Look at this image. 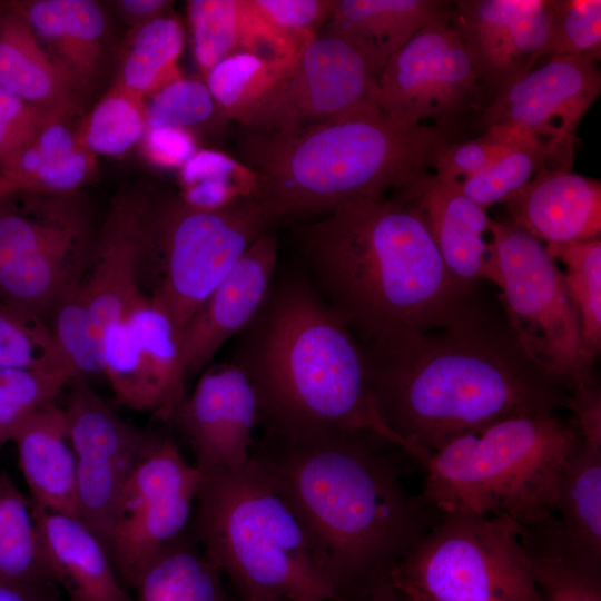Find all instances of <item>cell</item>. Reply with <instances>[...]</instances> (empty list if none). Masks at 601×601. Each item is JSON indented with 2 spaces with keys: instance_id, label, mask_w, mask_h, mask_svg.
<instances>
[{
  "instance_id": "cell-1",
  "label": "cell",
  "mask_w": 601,
  "mask_h": 601,
  "mask_svg": "<svg viewBox=\"0 0 601 601\" xmlns=\"http://www.w3.org/2000/svg\"><path fill=\"white\" fill-rule=\"evenodd\" d=\"M361 346L381 422L420 462L463 434L566 408L571 397L490 302L452 326Z\"/></svg>"
},
{
  "instance_id": "cell-2",
  "label": "cell",
  "mask_w": 601,
  "mask_h": 601,
  "mask_svg": "<svg viewBox=\"0 0 601 601\" xmlns=\"http://www.w3.org/2000/svg\"><path fill=\"white\" fill-rule=\"evenodd\" d=\"M368 430L264 435L252 457L288 501L313 543L334 600L359 601L442 512L401 484L388 447Z\"/></svg>"
},
{
  "instance_id": "cell-3",
  "label": "cell",
  "mask_w": 601,
  "mask_h": 601,
  "mask_svg": "<svg viewBox=\"0 0 601 601\" xmlns=\"http://www.w3.org/2000/svg\"><path fill=\"white\" fill-rule=\"evenodd\" d=\"M309 279L359 345L452 326L489 303L445 266L422 215L362 198L298 226Z\"/></svg>"
},
{
  "instance_id": "cell-4",
  "label": "cell",
  "mask_w": 601,
  "mask_h": 601,
  "mask_svg": "<svg viewBox=\"0 0 601 601\" xmlns=\"http://www.w3.org/2000/svg\"><path fill=\"white\" fill-rule=\"evenodd\" d=\"M231 363L254 388L264 435L368 430L394 445L375 410L362 346L309 277L273 280L236 335Z\"/></svg>"
},
{
  "instance_id": "cell-5",
  "label": "cell",
  "mask_w": 601,
  "mask_h": 601,
  "mask_svg": "<svg viewBox=\"0 0 601 601\" xmlns=\"http://www.w3.org/2000/svg\"><path fill=\"white\" fill-rule=\"evenodd\" d=\"M449 144L443 130L370 106L293 130H247L239 150L254 175L248 196L273 225L328 214L356 199L382 198L426 174Z\"/></svg>"
},
{
  "instance_id": "cell-6",
  "label": "cell",
  "mask_w": 601,
  "mask_h": 601,
  "mask_svg": "<svg viewBox=\"0 0 601 601\" xmlns=\"http://www.w3.org/2000/svg\"><path fill=\"white\" fill-rule=\"evenodd\" d=\"M195 533L242 601L334 600L333 587L288 501L250 456L201 473Z\"/></svg>"
},
{
  "instance_id": "cell-7",
  "label": "cell",
  "mask_w": 601,
  "mask_h": 601,
  "mask_svg": "<svg viewBox=\"0 0 601 601\" xmlns=\"http://www.w3.org/2000/svg\"><path fill=\"white\" fill-rule=\"evenodd\" d=\"M581 442L575 422L555 412L505 418L428 453L421 496L441 512L538 522L554 515L563 466Z\"/></svg>"
},
{
  "instance_id": "cell-8",
  "label": "cell",
  "mask_w": 601,
  "mask_h": 601,
  "mask_svg": "<svg viewBox=\"0 0 601 601\" xmlns=\"http://www.w3.org/2000/svg\"><path fill=\"white\" fill-rule=\"evenodd\" d=\"M272 224L249 196L200 208L181 196L154 199L139 268L140 289L179 338L213 290Z\"/></svg>"
},
{
  "instance_id": "cell-9",
  "label": "cell",
  "mask_w": 601,
  "mask_h": 601,
  "mask_svg": "<svg viewBox=\"0 0 601 601\" xmlns=\"http://www.w3.org/2000/svg\"><path fill=\"white\" fill-rule=\"evenodd\" d=\"M506 515L442 512L388 582L411 601H543Z\"/></svg>"
},
{
  "instance_id": "cell-10",
  "label": "cell",
  "mask_w": 601,
  "mask_h": 601,
  "mask_svg": "<svg viewBox=\"0 0 601 601\" xmlns=\"http://www.w3.org/2000/svg\"><path fill=\"white\" fill-rule=\"evenodd\" d=\"M98 230L80 191L0 197V303L51 316L89 264Z\"/></svg>"
},
{
  "instance_id": "cell-11",
  "label": "cell",
  "mask_w": 601,
  "mask_h": 601,
  "mask_svg": "<svg viewBox=\"0 0 601 601\" xmlns=\"http://www.w3.org/2000/svg\"><path fill=\"white\" fill-rule=\"evenodd\" d=\"M503 311L519 339L542 367L572 391L593 385L597 355L583 339L563 272L546 247L509 221H491Z\"/></svg>"
},
{
  "instance_id": "cell-12",
  "label": "cell",
  "mask_w": 601,
  "mask_h": 601,
  "mask_svg": "<svg viewBox=\"0 0 601 601\" xmlns=\"http://www.w3.org/2000/svg\"><path fill=\"white\" fill-rule=\"evenodd\" d=\"M154 199L141 191L112 199L89 264L51 314V331L77 376L102 372L109 332L144 294L139 268Z\"/></svg>"
},
{
  "instance_id": "cell-13",
  "label": "cell",
  "mask_w": 601,
  "mask_h": 601,
  "mask_svg": "<svg viewBox=\"0 0 601 601\" xmlns=\"http://www.w3.org/2000/svg\"><path fill=\"white\" fill-rule=\"evenodd\" d=\"M200 477L168 439L160 440L131 472L106 548L124 588L137 589L152 562L184 533Z\"/></svg>"
},
{
  "instance_id": "cell-14",
  "label": "cell",
  "mask_w": 601,
  "mask_h": 601,
  "mask_svg": "<svg viewBox=\"0 0 601 601\" xmlns=\"http://www.w3.org/2000/svg\"><path fill=\"white\" fill-rule=\"evenodd\" d=\"M450 17L421 29L386 60L378 106L387 115L446 132L483 101L475 65Z\"/></svg>"
},
{
  "instance_id": "cell-15",
  "label": "cell",
  "mask_w": 601,
  "mask_h": 601,
  "mask_svg": "<svg viewBox=\"0 0 601 601\" xmlns=\"http://www.w3.org/2000/svg\"><path fill=\"white\" fill-rule=\"evenodd\" d=\"M600 91L595 61L553 56L496 93L481 121L505 139L539 146L555 168L570 169L577 128Z\"/></svg>"
},
{
  "instance_id": "cell-16",
  "label": "cell",
  "mask_w": 601,
  "mask_h": 601,
  "mask_svg": "<svg viewBox=\"0 0 601 601\" xmlns=\"http://www.w3.org/2000/svg\"><path fill=\"white\" fill-rule=\"evenodd\" d=\"M384 63L357 40L323 32L302 50L275 95L248 131L273 134L303 128L378 106Z\"/></svg>"
},
{
  "instance_id": "cell-17",
  "label": "cell",
  "mask_w": 601,
  "mask_h": 601,
  "mask_svg": "<svg viewBox=\"0 0 601 601\" xmlns=\"http://www.w3.org/2000/svg\"><path fill=\"white\" fill-rule=\"evenodd\" d=\"M75 380L63 411L78 503L82 522L106 549L125 483L160 439L130 426L80 376Z\"/></svg>"
},
{
  "instance_id": "cell-18",
  "label": "cell",
  "mask_w": 601,
  "mask_h": 601,
  "mask_svg": "<svg viewBox=\"0 0 601 601\" xmlns=\"http://www.w3.org/2000/svg\"><path fill=\"white\" fill-rule=\"evenodd\" d=\"M102 372L119 403L171 417L186 398L176 329L148 296L139 295L109 332Z\"/></svg>"
},
{
  "instance_id": "cell-19",
  "label": "cell",
  "mask_w": 601,
  "mask_h": 601,
  "mask_svg": "<svg viewBox=\"0 0 601 601\" xmlns=\"http://www.w3.org/2000/svg\"><path fill=\"white\" fill-rule=\"evenodd\" d=\"M454 3L450 21L467 47L484 90L499 93L546 56L552 0Z\"/></svg>"
},
{
  "instance_id": "cell-20",
  "label": "cell",
  "mask_w": 601,
  "mask_h": 601,
  "mask_svg": "<svg viewBox=\"0 0 601 601\" xmlns=\"http://www.w3.org/2000/svg\"><path fill=\"white\" fill-rule=\"evenodd\" d=\"M171 417L189 441L200 473L239 469L249 461L258 405L248 377L234 363L205 372Z\"/></svg>"
},
{
  "instance_id": "cell-21",
  "label": "cell",
  "mask_w": 601,
  "mask_h": 601,
  "mask_svg": "<svg viewBox=\"0 0 601 601\" xmlns=\"http://www.w3.org/2000/svg\"><path fill=\"white\" fill-rule=\"evenodd\" d=\"M278 238L258 237L230 273L213 290L179 338V367L186 381L237 335L262 305L277 266Z\"/></svg>"
},
{
  "instance_id": "cell-22",
  "label": "cell",
  "mask_w": 601,
  "mask_h": 601,
  "mask_svg": "<svg viewBox=\"0 0 601 601\" xmlns=\"http://www.w3.org/2000/svg\"><path fill=\"white\" fill-rule=\"evenodd\" d=\"M395 198L414 207L447 269L461 282L486 280L499 286L486 211L471 200L457 181H444L424 174L395 190Z\"/></svg>"
},
{
  "instance_id": "cell-23",
  "label": "cell",
  "mask_w": 601,
  "mask_h": 601,
  "mask_svg": "<svg viewBox=\"0 0 601 601\" xmlns=\"http://www.w3.org/2000/svg\"><path fill=\"white\" fill-rule=\"evenodd\" d=\"M509 223L546 245L600 238L601 184L545 166L504 203Z\"/></svg>"
},
{
  "instance_id": "cell-24",
  "label": "cell",
  "mask_w": 601,
  "mask_h": 601,
  "mask_svg": "<svg viewBox=\"0 0 601 601\" xmlns=\"http://www.w3.org/2000/svg\"><path fill=\"white\" fill-rule=\"evenodd\" d=\"M187 16L195 60L204 78L219 61L235 53L295 58L316 36L274 26L252 0H189Z\"/></svg>"
},
{
  "instance_id": "cell-25",
  "label": "cell",
  "mask_w": 601,
  "mask_h": 601,
  "mask_svg": "<svg viewBox=\"0 0 601 601\" xmlns=\"http://www.w3.org/2000/svg\"><path fill=\"white\" fill-rule=\"evenodd\" d=\"M61 76L81 98L105 58L107 18L92 0L13 1Z\"/></svg>"
},
{
  "instance_id": "cell-26",
  "label": "cell",
  "mask_w": 601,
  "mask_h": 601,
  "mask_svg": "<svg viewBox=\"0 0 601 601\" xmlns=\"http://www.w3.org/2000/svg\"><path fill=\"white\" fill-rule=\"evenodd\" d=\"M46 563L69 601H136L97 535L79 519L31 503Z\"/></svg>"
},
{
  "instance_id": "cell-27",
  "label": "cell",
  "mask_w": 601,
  "mask_h": 601,
  "mask_svg": "<svg viewBox=\"0 0 601 601\" xmlns=\"http://www.w3.org/2000/svg\"><path fill=\"white\" fill-rule=\"evenodd\" d=\"M72 117L48 116L0 164L18 193L79 191L97 173V157L81 145Z\"/></svg>"
},
{
  "instance_id": "cell-28",
  "label": "cell",
  "mask_w": 601,
  "mask_h": 601,
  "mask_svg": "<svg viewBox=\"0 0 601 601\" xmlns=\"http://www.w3.org/2000/svg\"><path fill=\"white\" fill-rule=\"evenodd\" d=\"M67 440L69 435L65 411L53 403L27 417L11 437L31 494L30 502L81 520L76 460Z\"/></svg>"
},
{
  "instance_id": "cell-29",
  "label": "cell",
  "mask_w": 601,
  "mask_h": 601,
  "mask_svg": "<svg viewBox=\"0 0 601 601\" xmlns=\"http://www.w3.org/2000/svg\"><path fill=\"white\" fill-rule=\"evenodd\" d=\"M0 87L50 116L75 118L81 110V98L13 1H0Z\"/></svg>"
},
{
  "instance_id": "cell-30",
  "label": "cell",
  "mask_w": 601,
  "mask_h": 601,
  "mask_svg": "<svg viewBox=\"0 0 601 601\" xmlns=\"http://www.w3.org/2000/svg\"><path fill=\"white\" fill-rule=\"evenodd\" d=\"M450 14L437 0H336L324 32L357 40L385 65L416 32Z\"/></svg>"
},
{
  "instance_id": "cell-31",
  "label": "cell",
  "mask_w": 601,
  "mask_h": 601,
  "mask_svg": "<svg viewBox=\"0 0 601 601\" xmlns=\"http://www.w3.org/2000/svg\"><path fill=\"white\" fill-rule=\"evenodd\" d=\"M520 540L543 601H601V570L574 554L558 518L521 525Z\"/></svg>"
},
{
  "instance_id": "cell-32",
  "label": "cell",
  "mask_w": 601,
  "mask_h": 601,
  "mask_svg": "<svg viewBox=\"0 0 601 601\" xmlns=\"http://www.w3.org/2000/svg\"><path fill=\"white\" fill-rule=\"evenodd\" d=\"M555 512L574 554L601 570V452L583 441L563 466Z\"/></svg>"
},
{
  "instance_id": "cell-33",
  "label": "cell",
  "mask_w": 601,
  "mask_h": 601,
  "mask_svg": "<svg viewBox=\"0 0 601 601\" xmlns=\"http://www.w3.org/2000/svg\"><path fill=\"white\" fill-rule=\"evenodd\" d=\"M298 56L267 58L235 53L219 61L205 77V83L221 115L248 128L286 79Z\"/></svg>"
},
{
  "instance_id": "cell-34",
  "label": "cell",
  "mask_w": 601,
  "mask_h": 601,
  "mask_svg": "<svg viewBox=\"0 0 601 601\" xmlns=\"http://www.w3.org/2000/svg\"><path fill=\"white\" fill-rule=\"evenodd\" d=\"M184 42L183 26L173 14L130 29L115 83L147 100L183 77L177 62Z\"/></svg>"
},
{
  "instance_id": "cell-35",
  "label": "cell",
  "mask_w": 601,
  "mask_h": 601,
  "mask_svg": "<svg viewBox=\"0 0 601 601\" xmlns=\"http://www.w3.org/2000/svg\"><path fill=\"white\" fill-rule=\"evenodd\" d=\"M220 573L181 534L145 572L136 589V601H231Z\"/></svg>"
},
{
  "instance_id": "cell-36",
  "label": "cell",
  "mask_w": 601,
  "mask_h": 601,
  "mask_svg": "<svg viewBox=\"0 0 601 601\" xmlns=\"http://www.w3.org/2000/svg\"><path fill=\"white\" fill-rule=\"evenodd\" d=\"M0 579L57 584L41 550L31 502L6 472L0 473Z\"/></svg>"
},
{
  "instance_id": "cell-37",
  "label": "cell",
  "mask_w": 601,
  "mask_h": 601,
  "mask_svg": "<svg viewBox=\"0 0 601 601\" xmlns=\"http://www.w3.org/2000/svg\"><path fill=\"white\" fill-rule=\"evenodd\" d=\"M146 99L115 83L77 124L78 138L93 156H120L141 141Z\"/></svg>"
},
{
  "instance_id": "cell-38",
  "label": "cell",
  "mask_w": 601,
  "mask_h": 601,
  "mask_svg": "<svg viewBox=\"0 0 601 601\" xmlns=\"http://www.w3.org/2000/svg\"><path fill=\"white\" fill-rule=\"evenodd\" d=\"M545 247L565 267L563 275L583 339L598 356L601 349V239Z\"/></svg>"
},
{
  "instance_id": "cell-39",
  "label": "cell",
  "mask_w": 601,
  "mask_h": 601,
  "mask_svg": "<svg viewBox=\"0 0 601 601\" xmlns=\"http://www.w3.org/2000/svg\"><path fill=\"white\" fill-rule=\"evenodd\" d=\"M0 365L39 372L76 373L45 319L0 303Z\"/></svg>"
},
{
  "instance_id": "cell-40",
  "label": "cell",
  "mask_w": 601,
  "mask_h": 601,
  "mask_svg": "<svg viewBox=\"0 0 601 601\" xmlns=\"http://www.w3.org/2000/svg\"><path fill=\"white\" fill-rule=\"evenodd\" d=\"M181 198L200 208H216L248 196L254 175L242 162L208 149L197 150L181 167Z\"/></svg>"
},
{
  "instance_id": "cell-41",
  "label": "cell",
  "mask_w": 601,
  "mask_h": 601,
  "mask_svg": "<svg viewBox=\"0 0 601 601\" xmlns=\"http://www.w3.org/2000/svg\"><path fill=\"white\" fill-rule=\"evenodd\" d=\"M66 372H39L0 365V446L39 408L53 403L69 380Z\"/></svg>"
},
{
  "instance_id": "cell-42",
  "label": "cell",
  "mask_w": 601,
  "mask_h": 601,
  "mask_svg": "<svg viewBox=\"0 0 601 601\" xmlns=\"http://www.w3.org/2000/svg\"><path fill=\"white\" fill-rule=\"evenodd\" d=\"M551 157L539 146L520 144L480 173L459 183L462 191L485 211L522 189Z\"/></svg>"
},
{
  "instance_id": "cell-43",
  "label": "cell",
  "mask_w": 601,
  "mask_h": 601,
  "mask_svg": "<svg viewBox=\"0 0 601 601\" xmlns=\"http://www.w3.org/2000/svg\"><path fill=\"white\" fill-rule=\"evenodd\" d=\"M546 56L601 57V1L552 0Z\"/></svg>"
},
{
  "instance_id": "cell-44",
  "label": "cell",
  "mask_w": 601,
  "mask_h": 601,
  "mask_svg": "<svg viewBox=\"0 0 601 601\" xmlns=\"http://www.w3.org/2000/svg\"><path fill=\"white\" fill-rule=\"evenodd\" d=\"M217 109L207 85L180 77L146 100L148 128L190 129Z\"/></svg>"
},
{
  "instance_id": "cell-45",
  "label": "cell",
  "mask_w": 601,
  "mask_h": 601,
  "mask_svg": "<svg viewBox=\"0 0 601 601\" xmlns=\"http://www.w3.org/2000/svg\"><path fill=\"white\" fill-rule=\"evenodd\" d=\"M520 144L485 130L475 139L444 146L436 155L433 174L444 181H461L485 169Z\"/></svg>"
},
{
  "instance_id": "cell-46",
  "label": "cell",
  "mask_w": 601,
  "mask_h": 601,
  "mask_svg": "<svg viewBox=\"0 0 601 601\" xmlns=\"http://www.w3.org/2000/svg\"><path fill=\"white\" fill-rule=\"evenodd\" d=\"M258 12L274 26L294 32L315 31L327 23L336 0H252Z\"/></svg>"
},
{
  "instance_id": "cell-47",
  "label": "cell",
  "mask_w": 601,
  "mask_h": 601,
  "mask_svg": "<svg viewBox=\"0 0 601 601\" xmlns=\"http://www.w3.org/2000/svg\"><path fill=\"white\" fill-rule=\"evenodd\" d=\"M48 116L0 87V164Z\"/></svg>"
},
{
  "instance_id": "cell-48",
  "label": "cell",
  "mask_w": 601,
  "mask_h": 601,
  "mask_svg": "<svg viewBox=\"0 0 601 601\" xmlns=\"http://www.w3.org/2000/svg\"><path fill=\"white\" fill-rule=\"evenodd\" d=\"M141 145L147 159L165 168H180L197 151L191 131L181 128H148Z\"/></svg>"
},
{
  "instance_id": "cell-49",
  "label": "cell",
  "mask_w": 601,
  "mask_h": 601,
  "mask_svg": "<svg viewBox=\"0 0 601 601\" xmlns=\"http://www.w3.org/2000/svg\"><path fill=\"white\" fill-rule=\"evenodd\" d=\"M579 427L583 443L601 452V391L599 384L572 391L568 406Z\"/></svg>"
},
{
  "instance_id": "cell-50",
  "label": "cell",
  "mask_w": 601,
  "mask_h": 601,
  "mask_svg": "<svg viewBox=\"0 0 601 601\" xmlns=\"http://www.w3.org/2000/svg\"><path fill=\"white\" fill-rule=\"evenodd\" d=\"M171 3L167 0H117L112 6L121 20L134 29L158 17L170 14L168 12Z\"/></svg>"
},
{
  "instance_id": "cell-51",
  "label": "cell",
  "mask_w": 601,
  "mask_h": 601,
  "mask_svg": "<svg viewBox=\"0 0 601 601\" xmlns=\"http://www.w3.org/2000/svg\"><path fill=\"white\" fill-rule=\"evenodd\" d=\"M0 601H61L57 584H29L0 579Z\"/></svg>"
},
{
  "instance_id": "cell-52",
  "label": "cell",
  "mask_w": 601,
  "mask_h": 601,
  "mask_svg": "<svg viewBox=\"0 0 601 601\" xmlns=\"http://www.w3.org/2000/svg\"><path fill=\"white\" fill-rule=\"evenodd\" d=\"M359 601H411L401 594L390 582L376 587L371 593Z\"/></svg>"
},
{
  "instance_id": "cell-53",
  "label": "cell",
  "mask_w": 601,
  "mask_h": 601,
  "mask_svg": "<svg viewBox=\"0 0 601 601\" xmlns=\"http://www.w3.org/2000/svg\"><path fill=\"white\" fill-rule=\"evenodd\" d=\"M14 193H18L16 186L6 177L0 175V197Z\"/></svg>"
}]
</instances>
